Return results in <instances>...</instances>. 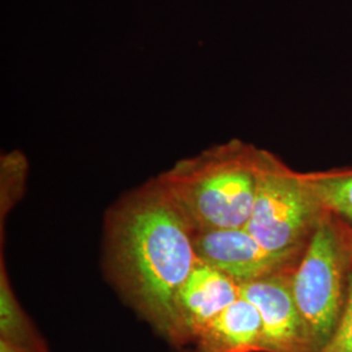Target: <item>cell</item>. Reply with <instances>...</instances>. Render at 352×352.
Wrapping results in <instances>:
<instances>
[{"instance_id": "6da1fadb", "label": "cell", "mask_w": 352, "mask_h": 352, "mask_svg": "<svg viewBox=\"0 0 352 352\" xmlns=\"http://www.w3.org/2000/svg\"><path fill=\"white\" fill-rule=\"evenodd\" d=\"M199 258L195 232L155 177L106 214L103 265L122 299L173 346L175 299Z\"/></svg>"}, {"instance_id": "7a4b0ae2", "label": "cell", "mask_w": 352, "mask_h": 352, "mask_svg": "<svg viewBox=\"0 0 352 352\" xmlns=\"http://www.w3.org/2000/svg\"><path fill=\"white\" fill-rule=\"evenodd\" d=\"M260 148L232 139L182 158L155 176L192 231L247 226L257 187Z\"/></svg>"}, {"instance_id": "3957f363", "label": "cell", "mask_w": 352, "mask_h": 352, "mask_svg": "<svg viewBox=\"0 0 352 352\" xmlns=\"http://www.w3.org/2000/svg\"><path fill=\"white\" fill-rule=\"evenodd\" d=\"M352 276V227L324 213L291 277L299 312L317 352L336 331Z\"/></svg>"}, {"instance_id": "277c9868", "label": "cell", "mask_w": 352, "mask_h": 352, "mask_svg": "<svg viewBox=\"0 0 352 352\" xmlns=\"http://www.w3.org/2000/svg\"><path fill=\"white\" fill-rule=\"evenodd\" d=\"M324 215L300 171L261 149L257 187L247 231L274 254L298 256Z\"/></svg>"}, {"instance_id": "5b68a950", "label": "cell", "mask_w": 352, "mask_h": 352, "mask_svg": "<svg viewBox=\"0 0 352 352\" xmlns=\"http://www.w3.org/2000/svg\"><path fill=\"white\" fill-rule=\"evenodd\" d=\"M292 272L240 285V295L260 315L263 352H316L292 294Z\"/></svg>"}, {"instance_id": "8992f818", "label": "cell", "mask_w": 352, "mask_h": 352, "mask_svg": "<svg viewBox=\"0 0 352 352\" xmlns=\"http://www.w3.org/2000/svg\"><path fill=\"white\" fill-rule=\"evenodd\" d=\"M197 258L239 285L295 269L300 254H274L252 236L245 227L195 234Z\"/></svg>"}, {"instance_id": "52a82bcc", "label": "cell", "mask_w": 352, "mask_h": 352, "mask_svg": "<svg viewBox=\"0 0 352 352\" xmlns=\"http://www.w3.org/2000/svg\"><path fill=\"white\" fill-rule=\"evenodd\" d=\"M240 296L236 280L199 260L176 295L173 347L183 350L193 344L205 327Z\"/></svg>"}, {"instance_id": "ba28073f", "label": "cell", "mask_w": 352, "mask_h": 352, "mask_svg": "<svg viewBox=\"0 0 352 352\" xmlns=\"http://www.w3.org/2000/svg\"><path fill=\"white\" fill-rule=\"evenodd\" d=\"M263 327L253 304L240 296L205 327L193 352H263Z\"/></svg>"}, {"instance_id": "9c48e42d", "label": "cell", "mask_w": 352, "mask_h": 352, "mask_svg": "<svg viewBox=\"0 0 352 352\" xmlns=\"http://www.w3.org/2000/svg\"><path fill=\"white\" fill-rule=\"evenodd\" d=\"M0 340L26 352H51L43 336L19 302L0 254Z\"/></svg>"}, {"instance_id": "30bf717a", "label": "cell", "mask_w": 352, "mask_h": 352, "mask_svg": "<svg viewBox=\"0 0 352 352\" xmlns=\"http://www.w3.org/2000/svg\"><path fill=\"white\" fill-rule=\"evenodd\" d=\"M322 213L352 227V167L302 173Z\"/></svg>"}, {"instance_id": "8fae6325", "label": "cell", "mask_w": 352, "mask_h": 352, "mask_svg": "<svg viewBox=\"0 0 352 352\" xmlns=\"http://www.w3.org/2000/svg\"><path fill=\"white\" fill-rule=\"evenodd\" d=\"M29 164L23 151H11L0 158V221L1 227L6 217L23 197L28 182ZM0 227V228H1Z\"/></svg>"}, {"instance_id": "7c38bea8", "label": "cell", "mask_w": 352, "mask_h": 352, "mask_svg": "<svg viewBox=\"0 0 352 352\" xmlns=\"http://www.w3.org/2000/svg\"><path fill=\"white\" fill-rule=\"evenodd\" d=\"M317 352H352V276L347 302L340 324L330 340Z\"/></svg>"}, {"instance_id": "4fadbf2b", "label": "cell", "mask_w": 352, "mask_h": 352, "mask_svg": "<svg viewBox=\"0 0 352 352\" xmlns=\"http://www.w3.org/2000/svg\"><path fill=\"white\" fill-rule=\"evenodd\" d=\"M0 352H26L14 347L12 344L4 342V340H0Z\"/></svg>"}, {"instance_id": "5bb4252c", "label": "cell", "mask_w": 352, "mask_h": 352, "mask_svg": "<svg viewBox=\"0 0 352 352\" xmlns=\"http://www.w3.org/2000/svg\"><path fill=\"white\" fill-rule=\"evenodd\" d=\"M179 352H193L190 351V350H186V349H183V350H177Z\"/></svg>"}]
</instances>
